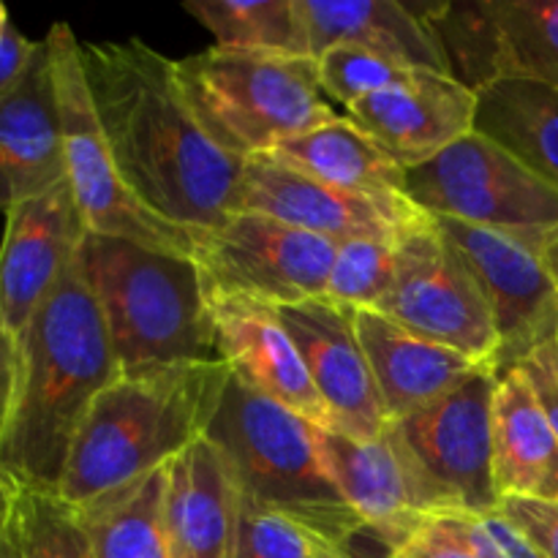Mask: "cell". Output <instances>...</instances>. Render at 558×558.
<instances>
[{
    "label": "cell",
    "instance_id": "obj_1",
    "mask_svg": "<svg viewBox=\"0 0 558 558\" xmlns=\"http://www.w3.org/2000/svg\"><path fill=\"white\" fill-rule=\"evenodd\" d=\"M80 49L96 118L136 199L194 234L221 229L240 210L245 161L196 123L172 60L142 38L80 41Z\"/></svg>",
    "mask_w": 558,
    "mask_h": 558
},
{
    "label": "cell",
    "instance_id": "obj_2",
    "mask_svg": "<svg viewBox=\"0 0 558 558\" xmlns=\"http://www.w3.org/2000/svg\"><path fill=\"white\" fill-rule=\"evenodd\" d=\"M16 343L20 381L0 430V477L16 490L58 496L87 409L123 371L87 281L82 248Z\"/></svg>",
    "mask_w": 558,
    "mask_h": 558
},
{
    "label": "cell",
    "instance_id": "obj_3",
    "mask_svg": "<svg viewBox=\"0 0 558 558\" xmlns=\"http://www.w3.org/2000/svg\"><path fill=\"white\" fill-rule=\"evenodd\" d=\"M229 376L221 360L120 371L98 392L71 441L60 499L82 507L169 466L207 436Z\"/></svg>",
    "mask_w": 558,
    "mask_h": 558
},
{
    "label": "cell",
    "instance_id": "obj_4",
    "mask_svg": "<svg viewBox=\"0 0 558 558\" xmlns=\"http://www.w3.org/2000/svg\"><path fill=\"white\" fill-rule=\"evenodd\" d=\"M82 262L120 368L218 360L205 276L196 259L87 234Z\"/></svg>",
    "mask_w": 558,
    "mask_h": 558
},
{
    "label": "cell",
    "instance_id": "obj_5",
    "mask_svg": "<svg viewBox=\"0 0 558 558\" xmlns=\"http://www.w3.org/2000/svg\"><path fill=\"white\" fill-rule=\"evenodd\" d=\"M180 96L205 134L238 161L338 118L319 85L314 58L221 49L172 60Z\"/></svg>",
    "mask_w": 558,
    "mask_h": 558
},
{
    "label": "cell",
    "instance_id": "obj_6",
    "mask_svg": "<svg viewBox=\"0 0 558 558\" xmlns=\"http://www.w3.org/2000/svg\"><path fill=\"white\" fill-rule=\"evenodd\" d=\"M207 439L223 452L238 490L270 510L349 545L365 523L332 483L314 425L229 376Z\"/></svg>",
    "mask_w": 558,
    "mask_h": 558
},
{
    "label": "cell",
    "instance_id": "obj_7",
    "mask_svg": "<svg viewBox=\"0 0 558 558\" xmlns=\"http://www.w3.org/2000/svg\"><path fill=\"white\" fill-rule=\"evenodd\" d=\"M44 38L52 52L54 85H58L65 180L87 234L129 240L161 254L196 259L205 234H194L178 223L163 221L125 185L112 147L96 118L76 33L65 22H54Z\"/></svg>",
    "mask_w": 558,
    "mask_h": 558
},
{
    "label": "cell",
    "instance_id": "obj_8",
    "mask_svg": "<svg viewBox=\"0 0 558 558\" xmlns=\"http://www.w3.org/2000/svg\"><path fill=\"white\" fill-rule=\"evenodd\" d=\"M441 238L477 281L501 341L499 368L518 365L558 330V227L499 232L436 218Z\"/></svg>",
    "mask_w": 558,
    "mask_h": 558
},
{
    "label": "cell",
    "instance_id": "obj_9",
    "mask_svg": "<svg viewBox=\"0 0 558 558\" xmlns=\"http://www.w3.org/2000/svg\"><path fill=\"white\" fill-rule=\"evenodd\" d=\"M409 199L434 218L499 232L558 227V191L496 142L472 131L430 161L407 169Z\"/></svg>",
    "mask_w": 558,
    "mask_h": 558
},
{
    "label": "cell",
    "instance_id": "obj_10",
    "mask_svg": "<svg viewBox=\"0 0 558 558\" xmlns=\"http://www.w3.org/2000/svg\"><path fill=\"white\" fill-rule=\"evenodd\" d=\"M445 44L456 80L480 90L496 80L558 87V0L417 3Z\"/></svg>",
    "mask_w": 558,
    "mask_h": 558
},
{
    "label": "cell",
    "instance_id": "obj_11",
    "mask_svg": "<svg viewBox=\"0 0 558 558\" xmlns=\"http://www.w3.org/2000/svg\"><path fill=\"white\" fill-rule=\"evenodd\" d=\"M332 262V240L248 210L207 232L196 251L207 292L245 294L276 308L327 298Z\"/></svg>",
    "mask_w": 558,
    "mask_h": 558
},
{
    "label": "cell",
    "instance_id": "obj_12",
    "mask_svg": "<svg viewBox=\"0 0 558 558\" xmlns=\"http://www.w3.org/2000/svg\"><path fill=\"white\" fill-rule=\"evenodd\" d=\"M398 325L499 371L501 341L494 314L461 256L441 238L439 227L401 240V270L379 308Z\"/></svg>",
    "mask_w": 558,
    "mask_h": 558
},
{
    "label": "cell",
    "instance_id": "obj_13",
    "mask_svg": "<svg viewBox=\"0 0 558 558\" xmlns=\"http://www.w3.org/2000/svg\"><path fill=\"white\" fill-rule=\"evenodd\" d=\"M314 439L332 483L365 523V537L385 545L387 556L430 518L456 510L392 428L376 439H357L314 425Z\"/></svg>",
    "mask_w": 558,
    "mask_h": 558
},
{
    "label": "cell",
    "instance_id": "obj_14",
    "mask_svg": "<svg viewBox=\"0 0 558 558\" xmlns=\"http://www.w3.org/2000/svg\"><path fill=\"white\" fill-rule=\"evenodd\" d=\"M494 390L496 368H477L428 407L390 423L423 472L456 510L494 512Z\"/></svg>",
    "mask_w": 558,
    "mask_h": 558
},
{
    "label": "cell",
    "instance_id": "obj_15",
    "mask_svg": "<svg viewBox=\"0 0 558 558\" xmlns=\"http://www.w3.org/2000/svg\"><path fill=\"white\" fill-rule=\"evenodd\" d=\"M87 238L69 180L5 210L0 243V325L20 341Z\"/></svg>",
    "mask_w": 558,
    "mask_h": 558
},
{
    "label": "cell",
    "instance_id": "obj_16",
    "mask_svg": "<svg viewBox=\"0 0 558 558\" xmlns=\"http://www.w3.org/2000/svg\"><path fill=\"white\" fill-rule=\"evenodd\" d=\"M240 210L262 213L316 238L347 243V240H390L434 223L428 213H396L365 196L332 189L308 178L272 156L245 161L240 183Z\"/></svg>",
    "mask_w": 558,
    "mask_h": 558
},
{
    "label": "cell",
    "instance_id": "obj_17",
    "mask_svg": "<svg viewBox=\"0 0 558 558\" xmlns=\"http://www.w3.org/2000/svg\"><path fill=\"white\" fill-rule=\"evenodd\" d=\"M218 360L229 374L281 403L305 423L332 428V414L311 381L303 354L283 327L278 308L245 294L207 292Z\"/></svg>",
    "mask_w": 558,
    "mask_h": 558
},
{
    "label": "cell",
    "instance_id": "obj_18",
    "mask_svg": "<svg viewBox=\"0 0 558 558\" xmlns=\"http://www.w3.org/2000/svg\"><path fill=\"white\" fill-rule=\"evenodd\" d=\"M283 327L303 354L311 381L332 414V428L376 439L390 428L368 357L360 347L354 311L332 300H305L278 308Z\"/></svg>",
    "mask_w": 558,
    "mask_h": 558
},
{
    "label": "cell",
    "instance_id": "obj_19",
    "mask_svg": "<svg viewBox=\"0 0 558 558\" xmlns=\"http://www.w3.org/2000/svg\"><path fill=\"white\" fill-rule=\"evenodd\" d=\"M477 93L461 80L436 71H417L347 109L376 145L403 169L430 161L474 131Z\"/></svg>",
    "mask_w": 558,
    "mask_h": 558
},
{
    "label": "cell",
    "instance_id": "obj_20",
    "mask_svg": "<svg viewBox=\"0 0 558 558\" xmlns=\"http://www.w3.org/2000/svg\"><path fill=\"white\" fill-rule=\"evenodd\" d=\"M65 183L63 123L47 38L25 74L0 96V210Z\"/></svg>",
    "mask_w": 558,
    "mask_h": 558
},
{
    "label": "cell",
    "instance_id": "obj_21",
    "mask_svg": "<svg viewBox=\"0 0 558 558\" xmlns=\"http://www.w3.org/2000/svg\"><path fill=\"white\" fill-rule=\"evenodd\" d=\"M311 58L330 47H357L407 69L450 74L445 44L414 3L401 0H298Z\"/></svg>",
    "mask_w": 558,
    "mask_h": 558
},
{
    "label": "cell",
    "instance_id": "obj_22",
    "mask_svg": "<svg viewBox=\"0 0 558 558\" xmlns=\"http://www.w3.org/2000/svg\"><path fill=\"white\" fill-rule=\"evenodd\" d=\"M354 327L390 423L434 403L477 368H488L398 325L381 311H354Z\"/></svg>",
    "mask_w": 558,
    "mask_h": 558
},
{
    "label": "cell",
    "instance_id": "obj_23",
    "mask_svg": "<svg viewBox=\"0 0 558 558\" xmlns=\"http://www.w3.org/2000/svg\"><path fill=\"white\" fill-rule=\"evenodd\" d=\"M238 496L227 458L207 436L174 458L163 505L169 558L238 556Z\"/></svg>",
    "mask_w": 558,
    "mask_h": 558
},
{
    "label": "cell",
    "instance_id": "obj_24",
    "mask_svg": "<svg viewBox=\"0 0 558 558\" xmlns=\"http://www.w3.org/2000/svg\"><path fill=\"white\" fill-rule=\"evenodd\" d=\"M494 483L499 501H558V436L521 365L496 371Z\"/></svg>",
    "mask_w": 558,
    "mask_h": 558
},
{
    "label": "cell",
    "instance_id": "obj_25",
    "mask_svg": "<svg viewBox=\"0 0 558 558\" xmlns=\"http://www.w3.org/2000/svg\"><path fill=\"white\" fill-rule=\"evenodd\" d=\"M267 156L332 189L365 196L387 210L407 216L425 213L409 199L407 169L347 114H338L330 123L283 142Z\"/></svg>",
    "mask_w": 558,
    "mask_h": 558
},
{
    "label": "cell",
    "instance_id": "obj_26",
    "mask_svg": "<svg viewBox=\"0 0 558 558\" xmlns=\"http://www.w3.org/2000/svg\"><path fill=\"white\" fill-rule=\"evenodd\" d=\"M474 93V131L558 191V87L510 76Z\"/></svg>",
    "mask_w": 558,
    "mask_h": 558
},
{
    "label": "cell",
    "instance_id": "obj_27",
    "mask_svg": "<svg viewBox=\"0 0 558 558\" xmlns=\"http://www.w3.org/2000/svg\"><path fill=\"white\" fill-rule=\"evenodd\" d=\"M169 466L74 507L93 558H169L163 505Z\"/></svg>",
    "mask_w": 558,
    "mask_h": 558
},
{
    "label": "cell",
    "instance_id": "obj_28",
    "mask_svg": "<svg viewBox=\"0 0 558 558\" xmlns=\"http://www.w3.org/2000/svg\"><path fill=\"white\" fill-rule=\"evenodd\" d=\"M183 9L221 49L311 58L298 0H189Z\"/></svg>",
    "mask_w": 558,
    "mask_h": 558
},
{
    "label": "cell",
    "instance_id": "obj_29",
    "mask_svg": "<svg viewBox=\"0 0 558 558\" xmlns=\"http://www.w3.org/2000/svg\"><path fill=\"white\" fill-rule=\"evenodd\" d=\"M240 494V490H238ZM234 558H357L349 545L238 496V556Z\"/></svg>",
    "mask_w": 558,
    "mask_h": 558
},
{
    "label": "cell",
    "instance_id": "obj_30",
    "mask_svg": "<svg viewBox=\"0 0 558 558\" xmlns=\"http://www.w3.org/2000/svg\"><path fill=\"white\" fill-rule=\"evenodd\" d=\"M401 240H347L336 245L327 300L343 308H379L401 270Z\"/></svg>",
    "mask_w": 558,
    "mask_h": 558
},
{
    "label": "cell",
    "instance_id": "obj_31",
    "mask_svg": "<svg viewBox=\"0 0 558 558\" xmlns=\"http://www.w3.org/2000/svg\"><path fill=\"white\" fill-rule=\"evenodd\" d=\"M11 521L22 558H93L74 507L60 496L16 490Z\"/></svg>",
    "mask_w": 558,
    "mask_h": 558
},
{
    "label": "cell",
    "instance_id": "obj_32",
    "mask_svg": "<svg viewBox=\"0 0 558 558\" xmlns=\"http://www.w3.org/2000/svg\"><path fill=\"white\" fill-rule=\"evenodd\" d=\"M319 71V85L332 104H341L343 109L354 107L363 98L398 85L423 69H407L392 60L371 54L357 47H330L316 58Z\"/></svg>",
    "mask_w": 558,
    "mask_h": 558
},
{
    "label": "cell",
    "instance_id": "obj_33",
    "mask_svg": "<svg viewBox=\"0 0 558 558\" xmlns=\"http://www.w3.org/2000/svg\"><path fill=\"white\" fill-rule=\"evenodd\" d=\"M439 529L466 545L477 558H543L529 543L526 534L501 510L466 512L452 510L430 518Z\"/></svg>",
    "mask_w": 558,
    "mask_h": 558
},
{
    "label": "cell",
    "instance_id": "obj_34",
    "mask_svg": "<svg viewBox=\"0 0 558 558\" xmlns=\"http://www.w3.org/2000/svg\"><path fill=\"white\" fill-rule=\"evenodd\" d=\"M499 510L526 534L543 558H558V501L501 499Z\"/></svg>",
    "mask_w": 558,
    "mask_h": 558
},
{
    "label": "cell",
    "instance_id": "obj_35",
    "mask_svg": "<svg viewBox=\"0 0 558 558\" xmlns=\"http://www.w3.org/2000/svg\"><path fill=\"white\" fill-rule=\"evenodd\" d=\"M523 374L532 381L534 392H537L539 403H543L545 414H548L550 425H554L558 436V341L556 336L534 347L526 357L518 363Z\"/></svg>",
    "mask_w": 558,
    "mask_h": 558
},
{
    "label": "cell",
    "instance_id": "obj_36",
    "mask_svg": "<svg viewBox=\"0 0 558 558\" xmlns=\"http://www.w3.org/2000/svg\"><path fill=\"white\" fill-rule=\"evenodd\" d=\"M387 558H477L466 545L458 543L452 534L436 526L434 521L425 523L417 534L398 545Z\"/></svg>",
    "mask_w": 558,
    "mask_h": 558
},
{
    "label": "cell",
    "instance_id": "obj_37",
    "mask_svg": "<svg viewBox=\"0 0 558 558\" xmlns=\"http://www.w3.org/2000/svg\"><path fill=\"white\" fill-rule=\"evenodd\" d=\"M36 44L38 41L22 36L14 25L0 36V96L9 93L20 82V76L25 74L27 63L36 52Z\"/></svg>",
    "mask_w": 558,
    "mask_h": 558
},
{
    "label": "cell",
    "instance_id": "obj_38",
    "mask_svg": "<svg viewBox=\"0 0 558 558\" xmlns=\"http://www.w3.org/2000/svg\"><path fill=\"white\" fill-rule=\"evenodd\" d=\"M20 381V343L0 325V430L9 420Z\"/></svg>",
    "mask_w": 558,
    "mask_h": 558
},
{
    "label": "cell",
    "instance_id": "obj_39",
    "mask_svg": "<svg viewBox=\"0 0 558 558\" xmlns=\"http://www.w3.org/2000/svg\"><path fill=\"white\" fill-rule=\"evenodd\" d=\"M14 496L16 488L9 483V480L0 477V537H3L5 526L11 521V510H14Z\"/></svg>",
    "mask_w": 558,
    "mask_h": 558
},
{
    "label": "cell",
    "instance_id": "obj_40",
    "mask_svg": "<svg viewBox=\"0 0 558 558\" xmlns=\"http://www.w3.org/2000/svg\"><path fill=\"white\" fill-rule=\"evenodd\" d=\"M11 515H14V510H11ZM0 558H22L20 556V545H16L14 521H9V526H5L3 537H0Z\"/></svg>",
    "mask_w": 558,
    "mask_h": 558
},
{
    "label": "cell",
    "instance_id": "obj_41",
    "mask_svg": "<svg viewBox=\"0 0 558 558\" xmlns=\"http://www.w3.org/2000/svg\"><path fill=\"white\" fill-rule=\"evenodd\" d=\"M11 27V20H9V11H5V5L0 3V36H3L5 31Z\"/></svg>",
    "mask_w": 558,
    "mask_h": 558
},
{
    "label": "cell",
    "instance_id": "obj_42",
    "mask_svg": "<svg viewBox=\"0 0 558 558\" xmlns=\"http://www.w3.org/2000/svg\"><path fill=\"white\" fill-rule=\"evenodd\" d=\"M556 289H558V272H556Z\"/></svg>",
    "mask_w": 558,
    "mask_h": 558
},
{
    "label": "cell",
    "instance_id": "obj_43",
    "mask_svg": "<svg viewBox=\"0 0 558 558\" xmlns=\"http://www.w3.org/2000/svg\"><path fill=\"white\" fill-rule=\"evenodd\" d=\"M556 341H558V330H556Z\"/></svg>",
    "mask_w": 558,
    "mask_h": 558
}]
</instances>
